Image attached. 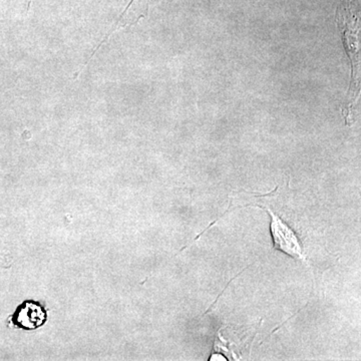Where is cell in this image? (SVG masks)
Returning a JSON list of instances; mask_svg holds the SVG:
<instances>
[{
    "label": "cell",
    "mask_w": 361,
    "mask_h": 361,
    "mask_svg": "<svg viewBox=\"0 0 361 361\" xmlns=\"http://www.w3.org/2000/svg\"><path fill=\"white\" fill-rule=\"evenodd\" d=\"M47 318V311L42 303L25 300L18 306L11 315V322L16 329L32 331L44 326Z\"/></svg>",
    "instance_id": "obj_2"
},
{
    "label": "cell",
    "mask_w": 361,
    "mask_h": 361,
    "mask_svg": "<svg viewBox=\"0 0 361 361\" xmlns=\"http://www.w3.org/2000/svg\"><path fill=\"white\" fill-rule=\"evenodd\" d=\"M264 209L271 217L270 231L275 249L283 252L296 260L305 262L306 257L302 243L296 233L276 213L273 212L269 208Z\"/></svg>",
    "instance_id": "obj_1"
}]
</instances>
